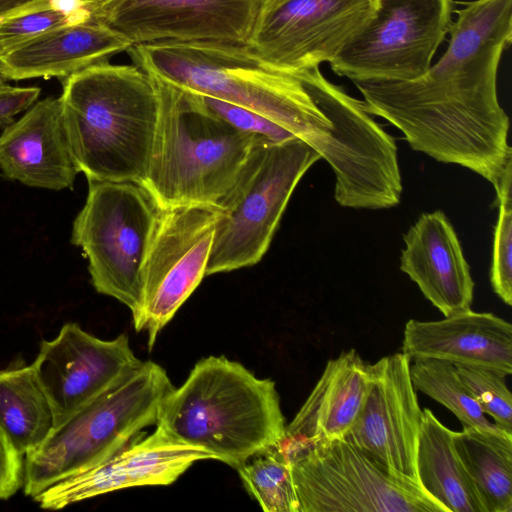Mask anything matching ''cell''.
I'll use <instances>...</instances> for the list:
<instances>
[{
	"label": "cell",
	"instance_id": "obj_1",
	"mask_svg": "<svg viewBox=\"0 0 512 512\" xmlns=\"http://www.w3.org/2000/svg\"><path fill=\"white\" fill-rule=\"evenodd\" d=\"M446 51L410 81L353 82L366 111L399 129L410 147L465 167L498 190L512 148L497 73L512 41V0H473L453 10Z\"/></svg>",
	"mask_w": 512,
	"mask_h": 512
},
{
	"label": "cell",
	"instance_id": "obj_2",
	"mask_svg": "<svg viewBox=\"0 0 512 512\" xmlns=\"http://www.w3.org/2000/svg\"><path fill=\"white\" fill-rule=\"evenodd\" d=\"M134 64L177 86L246 108L286 129L323 156L341 125L315 102L298 75L247 43L159 41L134 44Z\"/></svg>",
	"mask_w": 512,
	"mask_h": 512
},
{
	"label": "cell",
	"instance_id": "obj_3",
	"mask_svg": "<svg viewBox=\"0 0 512 512\" xmlns=\"http://www.w3.org/2000/svg\"><path fill=\"white\" fill-rule=\"evenodd\" d=\"M286 421L275 382L225 356L199 360L162 400L156 427L235 469L278 446Z\"/></svg>",
	"mask_w": 512,
	"mask_h": 512
},
{
	"label": "cell",
	"instance_id": "obj_4",
	"mask_svg": "<svg viewBox=\"0 0 512 512\" xmlns=\"http://www.w3.org/2000/svg\"><path fill=\"white\" fill-rule=\"evenodd\" d=\"M59 99L74 159L87 180L143 186L158 117L151 76L135 64L104 61L65 78Z\"/></svg>",
	"mask_w": 512,
	"mask_h": 512
},
{
	"label": "cell",
	"instance_id": "obj_5",
	"mask_svg": "<svg viewBox=\"0 0 512 512\" xmlns=\"http://www.w3.org/2000/svg\"><path fill=\"white\" fill-rule=\"evenodd\" d=\"M148 74L157 94L158 117L143 186L160 210L216 206L260 136L232 127L196 92Z\"/></svg>",
	"mask_w": 512,
	"mask_h": 512
},
{
	"label": "cell",
	"instance_id": "obj_6",
	"mask_svg": "<svg viewBox=\"0 0 512 512\" xmlns=\"http://www.w3.org/2000/svg\"><path fill=\"white\" fill-rule=\"evenodd\" d=\"M173 388L166 370L150 360L123 374L24 456L25 495L34 499L124 449L139 432L156 424L160 404Z\"/></svg>",
	"mask_w": 512,
	"mask_h": 512
},
{
	"label": "cell",
	"instance_id": "obj_7",
	"mask_svg": "<svg viewBox=\"0 0 512 512\" xmlns=\"http://www.w3.org/2000/svg\"><path fill=\"white\" fill-rule=\"evenodd\" d=\"M319 153L295 138L259 137L233 185L216 207L217 223L206 276L253 266L267 252L297 184Z\"/></svg>",
	"mask_w": 512,
	"mask_h": 512
},
{
	"label": "cell",
	"instance_id": "obj_8",
	"mask_svg": "<svg viewBox=\"0 0 512 512\" xmlns=\"http://www.w3.org/2000/svg\"><path fill=\"white\" fill-rule=\"evenodd\" d=\"M160 209L144 186L131 181H88L71 242L88 258L95 290L139 310L142 274Z\"/></svg>",
	"mask_w": 512,
	"mask_h": 512
},
{
	"label": "cell",
	"instance_id": "obj_9",
	"mask_svg": "<svg viewBox=\"0 0 512 512\" xmlns=\"http://www.w3.org/2000/svg\"><path fill=\"white\" fill-rule=\"evenodd\" d=\"M287 458L299 512H447L417 481L393 473L346 438Z\"/></svg>",
	"mask_w": 512,
	"mask_h": 512
},
{
	"label": "cell",
	"instance_id": "obj_10",
	"mask_svg": "<svg viewBox=\"0 0 512 512\" xmlns=\"http://www.w3.org/2000/svg\"><path fill=\"white\" fill-rule=\"evenodd\" d=\"M451 0H378L373 17L330 62L352 82L422 76L452 23Z\"/></svg>",
	"mask_w": 512,
	"mask_h": 512
},
{
	"label": "cell",
	"instance_id": "obj_11",
	"mask_svg": "<svg viewBox=\"0 0 512 512\" xmlns=\"http://www.w3.org/2000/svg\"><path fill=\"white\" fill-rule=\"evenodd\" d=\"M221 210L189 205L160 210L142 274L137 332L146 331L151 350L160 331L206 276Z\"/></svg>",
	"mask_w": 512,
	"mask_h": 512
},
{
	"label": "cell",
	"instance_id": "obj_12",
	"mask_svg": "<svg viewBox=\"0 0 512 512\" xmlns=\"http://www.w3.org/2000/svg\"><path fill=\"white\" fill-rule=\"evenodd\" d=\"M377 7L378 0H284L260 8L247 44L298 75L330 63Z\"/></svg>",
	"mask_w": 512,
	"mask_h": 512
},
{
	"label": "cell",
	"instance_id": "obj_13",
	"mask_svg": "<svg viewBox=\"0 0 512 512\" xmlns=\"http://www.w3.org/2000/svg\"><path fill=\"white\" fill-rule=\"evenodd\" d=\"M141 362L126 334L103 340L68 322L55 338L42 340L32 364L57 427Z\"/></svg>",
	"mask_w": 512,
	"mask_h": 512
},
{
	"label": "cell",
	"instance_id": "obj_14",
	"mask_svg": "<svg viewBox=\"0 0 512 512\" xmlns=\"http://www.w3.org/2000/svg\"><path fill=\"white\" fill-rule=\"evenodd\" d=\"M411 362L409 356L398 352L371 364L369 392L345 438L393 473L417 481L422 409L410 376Z\"/></svg>",
	"mask_w": 512,
	"mask_h": 512
},
{
	"label": "cell",
	"instance_id": "obj_15",
	"mask_svg": "<svg viewBox=\"0 0 512 512\" xmlns=\"http://www.w3.org/2000/svg\"><path fill=\"white\" fill-rule=\"evenodd\" d=\"M261 0H120L98 15L132 44L159 41L247 43Z\"/></svg>",
	"mask_w": 512,
	"mask_h": 512
},
{
	"label": "cell",
	"instance_id": "obj_16",
	"mask_svg": "<svg viewBox=\"0 0 512 512\" xmlns=\"http://www.w3.org/2000/svg\"><path fill=\"white\" fill-rule=\"evenodd\" d=\"M212 459L198 448L180 443L161 429L127 445L90 469L63 479L38 494L42 509L59 510L112 491L175 482L193 463Z\"/></svg>",
	"mask_w": 512,
	"mask_h": 512
},
{
	"label": "cell",
	"instance_id": "obj_17",
	"mask_svg": "<svg viewBox=\"0 0 512 512\" xmlns=\"http://www.w3.org/2000/svg\"><path fill=\"white\" fill-rule=\"evenodd\" d=\"M0 170L11 180L49 190L73 188L80 172L69 143L61 101L37 100L0 135Z\"/></svg>",
	"mask_w": 512,
	"mask_h": 512
},
{
	"label": "cell",
	"instance_id": "obj_18",
	"mask_svg": "<svg viewBox=\"0 0 512 512\" xmlns=\"http://www.w3.org/2000/svg\"><path fill=\"white\" fill-rule=\"evenodd\" d=\"M400 269L444 317L471 309L474 281L457 233L440 211L422 214L403 237Z\"/></svg>",
	"mask_w": 512,
	"mask_h": 512
},
{
	"label": "cell",
	"instance_id": "obj_19",
	"mask_svg": "<svg viewBox=\"0 0 512 512\" xmlns=\"http://www.w3.org/2000/svg\"><path fill=\"white\" fill-rule=\"evenodd\" d=\"M371 378V364L355 349L330 359L310 395L286 426L279 449L287 456L307 446L345 438L362 411Z\"/></svg>",
	"mask_w": 512,
	"mask_h": 512
},
{
	"label": "cell",
	"instance_id": "obj_20",
	"mask_svg": "<svg viewBox=\"0 0 512 512\" xmlns=\"http://www.w3.org/2000/svg\"><path fill=\"white\" fill-rule=\"evenodd\" d=\"M402 350L411 360L434 358L512 373V326L489 312L471 309L436 321L410 319Z\"/></svg>",
	"mask_w": 512,
	"mask_h": 512
},
{
	"label": "cell",
	"instance_id": "obj_21",
	"mask_svg": "<svg viewBox=\"0 0 512 512\" xmlns=\"http://www.w3.org/2000/svg\"><path fill=\"white\" fill-rule=\"evenodd\" d=\"M132 42L98 22L69 24L42 33L0 55V76L19 81L67 78L127 51Z\"/></svg>",
	"mask_w": 512,
	"mask_h": 512
},
{
	"label": "cell",
	"instance_id": "obj_22",
	"mask_svg": "<svg viewBox=\"0 0 512 512\" xmlns=\"http://www.w3.org/2000/svg\"><path fill=\"white\" fill-rule=\"evenodd\" d=\"M454 431L422 410L416 451L417 481L447 512H486L454 447Z\"/></svg>",
	"mask_w": 512,
	"mask_h": 512
},
{
	"label": "cell",
	"instance_id": "obj_23",
	"mask_svg": "<svg viewBox=\"0 0 512 512\" xmlns=\"http://www.w3.org/2000/svg\"><path fill=\"white\" fill-rule=\"evenodd\" d=\"M453 441L486 512H512V433L463 426Z\"/></svg>",
	"mask_w": 512,
	"mask_h": 512
},
{
	"label": "cell",
	"instance_id": "obj_24",
	"mask_svg": "<svg viewBox=\"0 0 512 512\" xmlns=\"http://www.w3.org/2000/svg\"><path fill=\"white\" fill-rule=\"evenodd\" d=\"M0 427L24 457L54 428V415L33 364L0 371Z\"/></svg>",
	"mask_w": 512,
	"mask_h": 512
},
{
	"label": "cell",
	"instance_id": "obj_25",
	"mask_svg": "<svg viewBox=\"0 0 512 512\" xmlns=\"http://www.w3.org/2000/svg\"><path fill=\"white\" fill-rule=\"evenodd\" d=\"M412 361L410 376L415 389L445 406L463 426L489 431L500 429L486 418L461 381L455 364L434 358Z\"/></svg>",
	"mask_w": 512,
	"mask_h": 512
},
{
	"label": "cell",
	"instance_id": "obj_26",
	"mask_svg": "<svg viewBox=\"0 0 512 512\" xmlns=\"http://www.w3.org/2000/svg\"><path fill=\"white\" fill-rule=\"evenodd\" d=\"M237 471L265 512H299L291 465L278 446L252 457Z\"/></svg>",
	"mask_w": 512,
	"mask_h": 512
},
{
	"label": "cell",
	"instance_id": "obj_27",
	"mask_svg": "<svg viewBox=\"0 0 512 512\" xmlns=\"http://www.w3.org/2000/svg\"><path fill=\"white\" fill-rule=\"evenodd\" d=\"M459 377L485 415L494 424L512 433V395L506 384V375L484 366L455 364Z\"/></svg>",
	"mask_w": 512,
	"mask_h": 512
},
{
	"label": "cell",
	"instance_id": "obj_28",
	"mask_svg": "<svg viewBox=\"0 0 512 512\" xmlns=\"http://www.w3.org/2000/svg\"><path fill=\"white\" fill-rule=\"evenodd\" d=\"M512 164L508 165L496 191L499 206L494 229L490 282L493 291L512 305Z\"/></svg>",
	"mask_w": 512,
	"mask_h": 512
},
{
	"label": "cell",
	"instance_id": "obj_29",
	"mask_svg": "<svg viewBox=\"0 0 512 512\" xmlns=\"http://www.w3.org/2000/svg\"><path fill=\"white\" fill-rule=\"evenodd\" d=\"M91 16L69 15L53 9L48 0L0 17V55L52 29L92 21Z\"/></svg>",
	"mask_w": 512,
	"mask_h": 512
},
{
	"label": "cell",
	"instance_id": "obj_30",
	"mask_svg": "<svg viewBox=\"0 0 512 512\" xmlns=\"http://www.w3.org/2000/svg\"><path fill=\"white\" fill-rule=\"evenodd\" d=\"M196 93L209 110L242 132L264 137L273 142H285L297 138L281 126L246 108L216 97Z\"/></svg>",
	"mask_w": 512,
	"mask_h": 512
},
{
	"label": "cell",
	"instance_id": "obj_31",
	"mask_svg": "<svg viewBox=\"0 0 512 512\" xmlns=\"http://www.w3.org/2000/svg\"><path fill=\"white\" fill-rule=\"evenodd\" d=\"M23 485V456L0 427V500L12 497Z\"/></svg>",
	"mask_w": 512,
	"mask_h": 512
},
{
	"label": "cell",
	"instance_id": "obj_32",
	"mask_svg": "<svg viewBox=\"0 0 512 512\" xmlns=\"http://www.w3.org/2000/svg\"><path fill=\"white\" fill-rule=\"evenodd\" d=\"M41 89L36 86H11L0 80V127H5L14 117L26 111L39 98Z\"/></svg>",
	"mask_w": 512,
	"mask_h": 512
},
{
	"label": "cell",
	"instance_id": "obj_33",
	"mask_svg": "<svg viewBox=\"0 0 512 512\" xmlns=\"http://www.w3.org/2000/svg\"><path fill=\"white\" fill-rule=\"evenodd\" d=\"M42 0H0V17L11 14Z\"/></svg>",
	"mask_w": 512,
	"mask_h": 512
},
{
	"label": "cell",
	"instance_id": "obj_34",
	"mask_svg": "<svg viewBox=\"0 0 512 512\" xmlns=\"http://www.w3.org/2000/svg\"><path fill=\"white\" fill-rule=\"evenodd\" d=\"M85 6L91 11L93 20L111 8L115 4H117L120 0H82Z\"/></svg>",
	"mask_w": 512,
	"mask_h": 512
},
{
	"label": "cell",
	"instance_id": "obj_35",
	"mask_svg": "<svg viewBox=\"0 0 512 512\" xmlns=\"http://www.w3.org/2000/svg\"><path fill=\"white\" fill-rule=\"evenodd\" d=\"M282 1L284 0H261V8H269Z\"/></svg>",
	"mask_w": 512,
	"mask_h": 512
},
{
	"label": "cell",
	"instance_id": "obj_36",
	"mask_svg": "<svg viewBox=\"0 0 512 512\" xmlns=\"http://www.w3.org/2000/svg\"><path fill=\"white\" fill-rule=\"evenodd\" d=\"M0 80H4V79L0 76Z\"/></svg>",
	"mask_w": 512,
	"mask_h": 512
}]
</instances>
